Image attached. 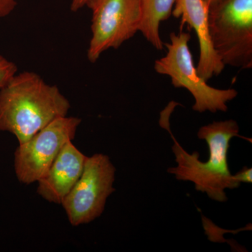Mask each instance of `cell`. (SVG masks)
Listing matches in <instances>:
<instances>
[{
    "mask_svg": "<svg viewBox=\"0 0 252 252\" xmlns=\"http://www.w3.org/2000/svg\"><path fill=\"white\" fill-rule=\"evenodd\" d=\"M69 100L56 86L32 72L16 74L0 89V130L18 143L30 138L70 109Z\"/></svg>",
    "mask_w": 252,
    "mask_h": 252,
    "instance_id": "obj_1",
    "label": "cell"
},
{
    "mask_svg": "<svg viewBox=\"0 0 252 252\" xmlns=\"http://www.w3.org/2000/svg\"><path fill=\"white\" fill-rule=\"evenodd\" d=\"M165 127L175 142L172 149L177 164V167L169 168L167 172L175 175L177 180L193 182L197 190L206 193L212 200L227 201L225 189H237L241 185L230 173L228 163L230 141L233 137H241L236 121L214 122L199 129L198 138L205 140L209 147L210 157L206 162L200 160L198 152H186L170 129Z\"/></svg>",
    "mask_w": 252,
    "mask_h": 252,
    "instance_id": "obj_2",
    "label": "cell"
},
{
    "mask_svg": "<svg viewBox=\"0 0 252 252\" xmlns=\"http://www.w3.org/2000/svg\"><path fill=\"white\" fill-rule=\"evenodd\" d=\"M210 39L224 65L252 67V0H215L209 5Z\"/></svg>",
    "mask_w": 252,
    "mask_h": 252,
    "instance_id": "obj_3",
    "label": "cell"
},
{
    "mask_svg": "<svg viewBox=\"0 0 252 252\" xmlns=\"http://www.w3.org/2000/svg\"><path fill=\"white\" fill-rule=\"evenodd\" d=\"M170 39V43L165 44L167 49L166 56L154 63L156 72L171 78L172 85L175 88L187 89L195 99L193 109L195 112H227V103L237 97L238 91L232 89H215L199 75L189 49L190 33L172 32Z\"/></svg>",
    "mask_w": 252,
    "mask_h": 252,
    "instance_id": "obj_4",
    "label": "cell"
},
{
    "mask_svg": "<svg viewBox=\"0 0 252 252\" xmlns=\"http://www.w3.org/2000/svg\"><path fill=\"white\" fill-rule=\"evenodd\" d=\"M116 168L108 156L86 157L82 174L62 204L73 226L86 224L102 215L114 191Z\"/></svg>",
    "mask_w": 252,
    "mask_h": 252,
    "instance_id": "obj_5",
    "label": "cell"
},
{
    "mask_svg": "<svg viewBox=\"0 0 252 252\" xmlns=\"http://www.w3.org/2000/svg\"><path fill=\"white\" fill-rule=\"evenodd\" d=\"M81 119L59 118L19 144L14 154V170L21 183L31 185L46 175L64 144L75 138Z\"/></svg>",
    "mask_w": 252,
    "mask_h": 252,
    "instance_id": "obj_6",
    "label": "cell"
},
{
    "mask_svg": "<svg viewBox=\"0 0 252 252\" xmlns=\"http://www.w3.org/2000/svg\"><path fill=\"white\" fill-rule=\"evenodd\" d=\"M86 6L92 11V37L87 52L91 63L107 50L120 47L140 30V0H91Z\"/></svg>",
    "mask_w": 252,
    "mask_h": 252,
    "instance_id": "obj_7",
    "label": "cell"
},
{
    "mask_svg": "<svg viewBox=\"0 0 252 252\" xmlns=\"http://www.w3.org/2000/svg\"><path fill=\"white\" fill-rule=\"evenodd\" d=\"M208 8L205 0H176L172 13L175 18H181V29L187 23L196 33L200 48L197 72L206 81L220 75L225 67L210 39Z\"/></svg>",
    "mask_w": 252,
    "mask_h": 252,
    "instance_id": "obj_8",
    "label": "cell"
},
{
    "mask_svg": "<svg viewBox=\"0 0 252 252\" xmlns=\"http://www.w3.org/2000/svg\"><path fill=\"white\" fill-rule=\"evenodd\" d=\"M86 157L72 141L64 144L49 171L38 182V194L49 203L61 205L81 177Z\"/></svg>",
    "mask_w": 252,
    "mask_h": 252,
    "instance_id": "obj_9",
    "label": "cell"
},
{
    "mask_svg": "<svg viewBox=\"0 0 252 252\" xmlns=\"http://www.w3.org/2000/svg\"><path fill=\"white\" fill-rule=\"evenodd\" d=\"M142 21L139 31L154 48L163 49L160 25L171 16L176 0H140Z\"/></svg>",
    "mask_w": 252,
    "mask_h": 252,
    "instance_id": "obj_10",
    "label": "cell"
},
{
    "mask_svg": "<svg viewBox=\"0 0 252 252\" xmlns=\"http://www.w3.org/2000/svg\"><path fill=\"white\" fill-rule=\"evenodd\" d=\"M17 66L14 63L0 54V89L9 82L10 79L17 73Z\"/></svg>",
    "mask_w": 252,
    "mask_h": 252,
    "instance_id": "obj_11",
    "label": "cell"
},
{
    "mask_svg": "<svg viewBox=\"0 0 252 252\" xmlns=\"http://www.w3.org/2000/svg\"><path fill=\"white\" fill-rule=\"evenodd\" d=\"M17 5L16 0H0V18L8 16Z\"/></svg>",
    "mask_w": 252,
    "mask_h": 252,
    "instance_id": "obj_12",
    "label": "cell"
},
{
    "mask_svg": "<svg viewBox=\"0 0 252 252\" xmlns=\"http://www.w3.org/2000/svg\"><path fill=\"white\" fill-rule=\"evenodd\" d=\"M252 169L248 167H244L240 171L237 172L233 175L234 179L239 183L252 184Z\"/></svg>",
    "mask_w": 252,
    "mask_h": 252,
    "instance_id": "obj_13",
    "label": "cell"
},
{
    "mask_svg": "<svg viewBox=\"0 0 252 252\" xmlns=\"http://www.w3.org/2000/svg\"><path fill=\"white\" fill-rule=\"evenodd\" d=\"M91 0H72L71 2L70 9L74 12L82 9L84 6L88 4Z\"/></svg>",
    "mask_w": 252,
    "mask_h": 252,
    "instance_id": "obj_14",
    "label": "cell"
},
{
    "mask_svg": "<svg viewBox=\"0 0 252 252\" xmlns=\"http://www.w3.org/2000/svg\"><path fill=\"white\" fill-rule=\"evenodd\" d=\"M205 1L207 3V4L210 5L212 2H213L215 0H205Z\"/></svg>",
    "mask_w": 252,
    "mask_h": 252,
    "instance_id": "obj_15",
    "label": "cell"
}]
</instances>
